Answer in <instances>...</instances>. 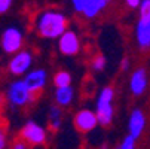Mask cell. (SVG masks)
Segmentation results:
<instances>
[{
  "label": "cell",
  "instance_id": "1",
  "mask_svg": "<svg viewBox=\"0 0 150 149\" xmlns=\"http://www.w3.org/2000/svg\"><path fill=\"white\" fill-rule=\"evenodd\" d=\"M34 26L37 33L45 37V39H58L64 31L67 30L69 21L66 18V15L54 11V9H48L43 11L42 14L37 15Z\"/></svg>",
  "mask_w": 150,
  "mask_h": 149
},
{
  "label": "cell",
  "instance_id": "2",
  "mask_svg": "<svg viewBox=\"0 0 150 149\" xmlns=\"http://www.w3.org/2000/svg\"><path fill=\"white\" fill-rule=\"evenodd\" d=\"M113 98H115V91L112 87H105L100 91L98 98H97V116L98 122L103 127H107L112 124L115 109H113Z\"/></svg>",
  "mask_w": 150,
  "mask_h": 149
},
{
  "label": "cell",
  "instance_id": "3",
  "mask_svg": "<svg viewBox=\"0 0 150 149\" xmlns=\"http://www.w3.org/2000/svg\"><path fill=\"white\" fill-rule=\"evenodd\" d=\"M34 97L36 94H33L27 88L24 81H16L11 83L8 88V93H6V98L12 108H24V106L30 104L34 100Z\"/></svg>",
  "mask_w": 150,
  "mask_h": 149
},
{
  "label": "cell",
  "instance_id": "4",
  "mask_svg": "<svg viewBox=\"0 0 150 149\" xmlns=\"http://www.w3.org/2000/svg\"><path fill=\"white\" fill-rule=\"evenodd\" d=\"M19 137L24 139L28 146H43V145H46V140H48L46 130L42 125H39L33 121L27 122L21 128Z\"/></svg>",
  "mask_w": 150,
  "mask_h": 149
},
{
  "label": "cell",
  "instance_id": "5",
  "mask_svg": "<svg viewBox=\"0 0 150 149\" xmlns=\"http://www.w3.org/2000/svg\"><path fill=\"white\" fill-rule=\"evenodd\" d=\"M74 11L85 18H95L100 15L112 0H70Z\"/></svg>",
  "mask_w": 150,
  "mask_h": 149
},
{
  "label": "cell",
  "instance_id": "6",
  "mask_svg": "<svg viewBox=\"0 0 150 149\" xmlns=\"http://www.w3.org/2000/svg\"><path fill=\"white\" fill-rule=\"evenodd\" d=\"M0 45L6 54H15L19 49H23L24 45V34L16 27H9L3 31L2 39H0Z\"/></svg>",
  "mask_w": 150,
  "mask_h": 149
},
{
  "label": "cell",
  "instance_id": "7",
  "mask_svg": "<svg viewBox=\"0 0 150 149\" xmlns=\"http://www.w3.org/2000/svg\"><path fill=\"white\" fill-rule=\"evenodd\" d=\"M31 63H33V55L30 51H24V49H19L18 52L13 54V57L9 61V72L13 76H21V75H25L30 67H31Z\"/></svg>",
  "mask_w": 150,
  "mask_h": 149
},
{
  "label": "cell",
  "instance_id": "8",
  "mask_svg": "<svg viewBox=\"0 0 150 149\" xmlns=\"http://www.w3.org/2000/svg\"><path fill=\"white\" fill-rule=\"evenodd\" d=\"M58 49L62 55L73 57L80 51V40L76 31L66 30L58 37Z\"/></svg>",
  "mask_w": 150,
  "mask_h": 149
},
{
  "label": "cell",
  "instance_id": "9",
  "mask_svg": "<svg viewBox=\"0 0 150 149\" xmlns=\"http://www.w3.org/2000/svg\"><path fill=\"white\" fill-rule=\"evenodd\" d=\"M97 125H100L97 112H92L89 109H82L74 115V127L80 133H91L97 128Z\"/></svg>",
  "mask_w": 150,
  "mask_h": 149
},
{
  "label": "cell",
  "instance_id": "10",
  "mask_svg": "<svg viewBox=\"0 0 150 149\" xmlns=\"http://www.w3.org/2000/svg\"><path fill=\"white\" fill-rule=\"evenodd\" d=\"M27 88L33 93V94H39L42 93V90L45 88L46 85V72L42 70V69H37V70H33V72H28L25 75V79H24Z\"/></svg>",
  "mask_w": 150,
  "mask_h": 149
},
{
  "label": "cell",
  "instance_id": "11",
  "mask_svg": "<svg viewBox=\"0 0 150 149\" xmlns=\"http://www.w3.org/2000/svg\"><path fill=\"white\" fill-rule=\"evenodd\" d=\"M135 37L141 49L150 48V14L146 16H140L135 29Z\"/></svg>",
  "mask_w": 150,
  "mask_h": 149
},
{
  "label": "cell",
  "instance_id": "12",
  "mask_svg": "<svg viewBox=\"0 0 150 149\" xmlns=\"http://www.w3.org/2000/svg\"><path fill=\"white\" fill-rule=\"evenodd\" d=\"M129 88L134 96H141L147 88V73L144 69H137L131 79H129Z\"/></svg>",
  "mask_w": 150,
  "mask_h": 149
},
{
  "label": "cell",
  "instance_id": "13",
  "mask_svg": "<svg viewBox=\"0 0 150 149\" xmlns=\"http://www.w3.org/2000/svg\"><path fill=\"white\" fill-rule=\"evenodd\" d=\"M144 125H146L144 113H143L140 109L132 111V113H131V116H129V122H128V130H129V134H132L135 139H138V137L143 134Z\"/></svg>",
  "mask_w": 150,
  "mask_h": 149
},
{
  "label": "cell",
  "instance_id": "14",
  "mask_svg": "<svg viewBox=\"0 0 150 149\" xmlns=\"http://www.w3.org/2000/svg\"><path fill=\"white\" fill-rule=\"evenodd\" d=\"M73 97H74V93H73V88L70 87V85H67V87H57L55 101H57L58 106H61V108H67V106L71 104Z\"/></svg>",
  "mask_w": 150,
  "mask_h": 149
},
{
  "label": "cell",
  "instance_id": "15",
  "mask_svg": "<svg viewBox=\"0 0 150 149\" xmlns=\"http://www.w3.org/2000/svg\"><path fill=\"white\" fill-rule=\"evenodd\" d=\"M54 83L55 87H67L71 83V75L66 70H59L54 76Z\"/></svg>",
  "mask_w": 150,
  "mask_h": 149
},
{
  "label": "cell",
  "instance_id": "16",
  "mask_svg": "<svg viewBox=\"0 0 150 149\" xmlns=\"http://www.w3.org/2000/svg\"><path fill=\"white\" fill-rule=\"evenodd\" d=\"M135 137L132 136V134H128L125 139H123V142L119 145V148L120 149H134L135 148Z\"/></svg>",
  "mask_w": 150,
  "mask_h": 149
},
{
  "label": "cell",
  "instance_id": "17",
  "mask_svg": "<svg viewBox=\"0 0 150 149\" xmlns=\"http://www.w3.org/2000/svg\"><path fill=\"white\" fill-rule=\"evenodd\" d=\"M104 67H105V58H104L103 55L95 57L94 61H92V69H94L95 72H103Z\"/></svg>",
  "mask_w": 150,
  "mask_h": 149
},
{
  "label": "cell",
  "instance_id": "18",
  "mask_svg": "<svg viewBox=\"0 0 150 149\" xmlns=\"http://www.w3.org/2000/svg\"><path fill=\"white\" fill-rule=\"evenodd\" d=\"M8 146V131L6 127L0 124V149H5Z\"/></svg>",
  "mask_w": 150,
  "mask_h": 149
},
{
  "label": "cell",
  "instance_id": "19",
  "mask_svg": "<svg viewBox=\"0 0 150 149\" xmlns=\"http://www.w3.org/2000/svg\"><path fill=\"white\" fill-rule=\"evenodd\" d=\"M138 9H140V16L149 15L150 14V0H141L138 5Z\"/></svg>",
  "mask_w": 150,
  "mask_h": 149
},
{
  "label": "cell",
  "instance_id": "20",
  "mask_svg": "<svg viewBox=\"0 0 150 149\" xmlns=\"http://www.w3.org/2000/svg\"><path fill=\"white\" fill-rule=\"evenodd\" d=\"M61 108L57 104V106H52V108L49 109V119H61Z\"/></svg>",
  "mask_w": 150,
  "mask_h": 149
},
{
  "label": "cell",
  "instance_id": "21",
  "mask_svg": "<svg viewBox=\"0 0 150 149\" xmlns=\"http://www.w3.org/2000/svg\"><path fill=\"white\" fill-rule=\"evenodd\" d=\"M13 0H0V14H5L11 9Z\"/></svg>",
  "mask_w": 150,
  "mask_h": 149
},
{
  "label": "cell",
  "instance_id": "22",
  "mask_svg": "<svg viewBox=\"0 0 150 149\" xmlns=\"http://www.w3.org/2000/svg\"><path fill=\"white\" fill-rule=\"evenodd\" d=\"M12 148H13V149H27L28 145H27V142H25L24 139H21V137H19L16 142H13Z\"/></svg>",
  "mask_w": 150,
  "mask_h": 149
},
{
  "label": "cell",
  "instance_id": "23",
  "mask_svg": "<svg viewBox=\"0 0 150 149\" xmlns=\"http://www.w3.org/2000/svg\"><path fill=\"white\" fill-rule=\"evenodd\" d=\"M49 127H51V130H54V131L59 130L61 128V119H51Z\"/></svg>",
  "mask_w": 150,
  "mask_h": 149
},
{
  "label": "cell",
  "instance_id": "24",
  "mask_svg": "<svg viewBox=\"0 0 150 149\" xmlns=\"http://www.w3.org/2000/svg\"><path fill=\"white\" fill-rule=\"evenodd\" d=\"M140 2H141V0H125V3H126L128 6H129V8H132V9L138 8Z\"/></svg>",
  "mask_w": 150,
  "mask_h": 149
},
{
  "label": "cell",
  "instance_id": "25",
  "mask_svg": "<svg viewBox=\"0 0 150 149\" xmlns=\"http://www.w3.org/2000/svg\"><path fill=\"white\" fill-rule=\"evenodd\" d=\"M120 69H122V70H128V69H129V61H128L126 58L122 60V63H120Z\"/></svg>",
  "mask_w": 150,
  "mask_h": 149
}]
</instances>
